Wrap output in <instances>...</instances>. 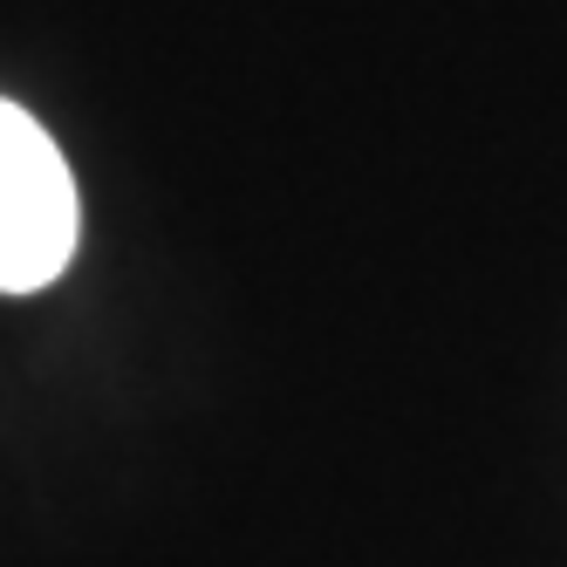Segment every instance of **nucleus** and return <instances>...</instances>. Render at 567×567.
Listing matches in <instances>:
<instances>
[{
  "instance_id": "f257e3e1",
  "label": "nucleus",
  "mask_w": 567,
  "mask_h": 567,
  "mask_svg": "<svg viewBox=\"0 0 567 567\" xmlns=\"http://www.w3.org/2000/svg\"><path fill=\"white\" fill-rule=\"evenodd\" d=\"M75 254V178L55 137L0 96V295H34Z\"/></svg>"
}]
</instances>
